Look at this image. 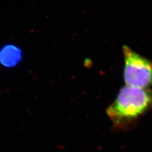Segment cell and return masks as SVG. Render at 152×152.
<instances>
[{
	"instance_id": "6da1fadb",
	"label": "cell",
	"mask_w": 152,
	"mask_h": 152,
	"mask_svg": "<svg viewBox=\"0 0 152 152\" xmlns=\"http://www.w3.org/2000/svg\"><path fill=\"white\" fill-rule=\"evenodd\" d=\"M152 110V91L148 89L124 86L107 114L116 129L131 128L148 112Z\"/></svg>"
},
{
	"instance_id": "7a4b0ae2",
	"label": "cell",
	"mask_w": 152,
	"mask_h": 152,
	"mask_svg": "<svg viewBox=\"0 0 152 152\" xmlns=\"http://www.w3.org/2000/svg\"><path fill=\"white\" fill-rule=\"evenodd\" d=\"M122 53L126 85L148 89L152 84V60L141 56L126 45L122 46Z\"/></svg>"
},
{
	"instance_id": "3957f363",
	"label": "cell",
	"mask_w": 152,
	"mask_h": 152,
	"mask_svg": "<svg viewBox=\"0 0 152 152\" xmlns=\"http://www.w3.org/2000/svg\"><path fill=\"white\" fill-rule=\"evenodd\" d=\"M20 57V51L15 46H5L0 51V62L7 66L16 65Z\"/></svg>"
}]
</instances>
